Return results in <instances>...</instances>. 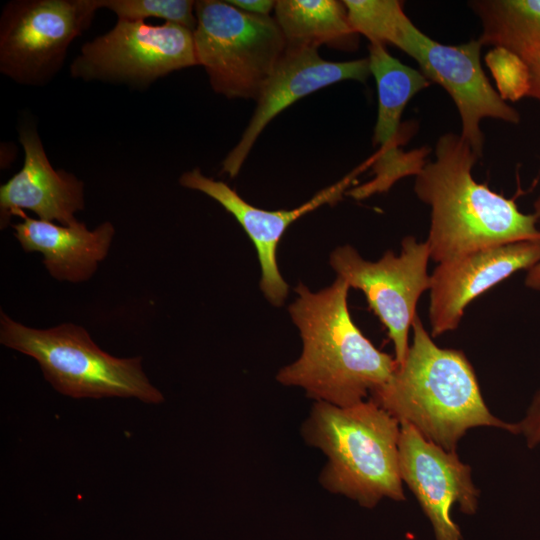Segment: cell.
I'll list each match as a JSON object with an SVG mask.
<instances>
[{
  "label": "cell",
  "mask_w": 540,
  "mask_h": 540,
  "mask_svg": "<svg viewBox=\"0 0 540 540\" xmlns=\"http://www.w3.org/2000/svg\"><path fill=\"white\" fill-rule=\"evenodd\" d=\"M0 343L35 359L52 387L72 398L134 397L161 403L162 393L142 369V357L117 358L99 348L85 328L63 323L27 327L0 312Z\"/></svg>",
  "instance_id": "obj_5"
},
{
  "label": "cell",
  "mask_w": 540,
  "mask_h": 540,
  "mask_svg": "<svg viewBox=\"0 0 540 540\" xmlns=\"http://www.w3.org/2000/svg\"><path fill=\"white\" fill-rule=\"evenodd\" d=\"M18 133L24 162L0 187L1 229L10 224L11 217H21L24 209L40 220L63 226L77 222L75 214L85 208L84 182L53 168L34 125L22 124Z\"/></svg>",
  "instance_id": "obj_15"
},
{
  "label": "cell",
  "mask_w": 540,
  "mask_h": 540,
  "mask_svg": "<svg viewBox=\"0 0 540 540\" xmlns=\"http://www.w3.org/2000/svg\"><path fill=\"white\" fill-rule=\"evenodd\" d=\"M21 218L11 227L22 249L42 254L43 265L59 281L79 283L90 279L108 255L115 234L109 221L89 230L80 221L63 226L26 214Z\"/></svg>",
  "instance_id": "obj_16"
},
{
  "label": "cell",
  "mask_w": 540,
  "mask_h": 540,
  "mask_svg": "<svg viewBox=\"0 0 540 540\" xmlns=\"http://www.w3.org/2000/svg\"><path fill=\"white\" fill-rule=\"evenodd\" d=\"M525 285L528 288L540 290V261L527 270Z\"/></svg>",
  "instance_id": "obj_26"
},
{
  "label": "cell",
  "mask_w": 540,
  "mask_h": 540,
  "mask_svg": "<svg viewBox=\"0 0 540 540\" xmlns=\"http://www.w3.org/2000/svg\"><path fill=\"white\" fill-rule=\"evenodd\" d=\"M530 68V92L528 97L540 102V55L528 63Z\"/></svg>",
  "instance_id": "obj_25"
},
{
  "label": "cell",
  "mask_w": 540,
  "mask_h": 540,
  "mask_svg": "<svg viewBox=\"0 0 540 540\" xmlns=\"http://www.w3.org/2000/svg\"><path fill=\"white\" fill-rule=\"evenodd\" d=\"M539 261L540 239L491 246L438 263L430 275L431 336L455 330L471 301Z\"/></svg>",
  "instance_id": "obj_13"
},
{
  "label": "cell",
  "mask_w": 540,
  "mask_h": 540,
  "mask_svg": "<svg viewBox=\"0 0 540 540\" xmlns=\"http://www.w3.org/2000/svg\"><path fill=\"white\" fill-rule=\"evenodd\" d=\"M534 214L538 219V223H540V196L534 202Z\"/></svg>",
  "instance_id": "obj_27"
},
{
  "label": "cell",
  "mask_w": 540,
  "mask_h": 540,
  "mask_svg": "<svg viewBox=\"0 0 540 540\" xmlns=\"http://www.w3.org/2000/svg\"><path fill=\"white\" fill-rule=\"evenodd\" d=\"M484 45L505 48L527 64L540 55V0H475Z\"/></svg>",
  "instance_id": "obj_19"
},
{
  "label": "cell",
  "mask_w": 540,
  "mask_h": 540,
  "mask_svg": "<svg viewBox=\"0 0 540 540\" xmlns=\"http://www.w3.org/2000/svg\"><path fill=\"white\" fill-rule=\"evenodd\" d=\"M227 2L241 11L259 16H270L276 5V1L273 0H227Z\"/></svg>",
  "instance_id": "obj_24"
},
{
  "label": "cell",
  "mask_w": 540,
  "mask_h": 540,
  "mask_svg": "<svg viewBox=\"0 0 540 540\" xmlns=\"http://www.w3.org/2000/svg\"><path fill=\"white\" fill-rule=\"evenodd\" d=\"M349 285L338 278L311 291L299 283L289 306L302 339L300 356L276 376L285 386L302 388L319 402L348 407L365 401L383 386L398 367L354 323L348 308Z\"/></svg>",
  "instance_id": "obj_1"
},
{
  "label": "cell",
  "mask_w": 540,
  "mask_h": 540,
  "mask_svg": "<svg viewBox=\"0 0 540 540\" xmlns=\"http://www.w3.org/2000/svg\"><path fill=\"white\" fill-rule=\"evenodd\" d=\"M370 75L368 58L333 62L323 59L316 48L287 45L241 139L223 160L221 172L237 176L264 128L297 100L340 81L365 83Z\"/></svg>",
  "instance_id": "obj_14"
},
{
  "label": "cell",
  "mask_w": 540,
  "mask_h": 540,
  "mask_svg": "<svg viewBox=\"0 0 540 540\" xmlns=\"http://www.w3.org/2000/svg\"><path fill=\"white\" fill-rule=\"evenodd\" d=\"M485 63L504 101L515 102L528 97L530 68L522 58L505 48L494 47L485 55Z\"/></svg>",
  "instance_id": "obj_22"
},
{
  "label": "cell",
  "mask_w": 540,
  "mask_h": 540,
  "mask_svg": "<svg viewBox=\"0 0 540 540\" xmlns=\"http://www.w3.org/2000/svg\"><path fill=\"white\" fill-rule=\"evenodd\" d=\"M275 20L287 45L316 48L325 45L352 52L360 35L353 29L347 8L337 0H278Z\"/></svg>",
  "instance_id": "obj_18"
},
{
  "label": "cell",
  "mask_w": 540,
  "mask_h": 540,
  "mask_svg": "<svg viewBox=\"0 0 540 540\" xmlns=\"http://www.w3.org/2000/svg\"><path fill=\"white\" fill-rule=\"evenodd\" d=\"M369 67L378 93V112L373 143L379 145L373 165L384 166L403 155L400 132L401 117L408 102L431 82L419 69L393 57L386 46L369 43Z\"/></svg>",
  "instance_id": "obj_17"
},
{
  "label": "cell",
  "mask_w": 540,
  "mask_h": 540,
  "mask_svg": "<svg viewBox=\"0 0 540 540\" xmlns=\"http://www.w3.org/2000/svg\"><path fill=\"white\" fill-rule=\"evenodd\" d=\"M372 163L373 157H370L344 178L291 210L271 211L257 208L246 202L226 183L205 176L199 168L184 172L179 178V184L206 194L237 220L256 249L261 269V291L272 305L281 306L289 290L277 263V249L285 231L305 214L322 205H333L341 200L357 177L371 167Z\"/></svg>",
  "instance_id": "obj_11"
},
{
  "label": "cell",
  "mask_w": 540,
  "mask_h": 540,
  "mask_svg": "<svg viewBox=\"0 0 540 540\" xmlns=\"http://www.w3.org/2000/svg\"><path fill=\"white\" fill-rule=\"evenodd\" d=\"M99 9V0L9 1L0 16V72L20 85H47Z\"/></svg>",
  "instance_id": "obj_7"
},
{
  "label": "cell",
  "mask_w": 540,
  "mask_h": 540,
  "mask_svg": "<svg viewBox=\"0 0 540 540\" xmlns=\"http://www.w3.org/2000/svg\"><path fill=\"white\" fill-rule=\"evenodd\" d=\"M413 341L392 377L370 400L424 438L455 452L467 430L488 426L518 434L516 423L495 417L486 406L465 354L437 346L416 314Z\"/></svg>",
  "instance_id": "obj_3"
},
{
  "label": "cell",
  "mask_w": 540,
  "mask_h": 540,
  "mask_svg": "<svg viewBox=\"0 0 540 540\" xmlns=\"http://www.w3.org/2000/svg\"><path fill=\"white\" fill-rule=\"evenodd\" d=\"M196 65L193 31L188 28L117 20L108 32L82 45L70 64V75L140 88Z\"/></svg>",
  "instance_id": "obj_8"
},
{
  "label": "cell",
  "mask_w": 540,
  "mask_h": 540,
  "mask_svg": "<svg viewBox=\"0 0 540 540\" xmlns=\"http://www.w3.org/2000/svg\"><path fill=\"white\" fill-rule=\"evenodd\" d=\"M516 424L518 434L525 438L528 448L540 444V389L535 393L524 417Z\"/></svg>",
  "instance_id": "obj_23"
},
{
  "label": "cell",
  "mask_w": 540,
  "mask_h": 540,
  "mask_svg": "<svg viewBox=\"0 0 540 540\" xmlns=\"http://www.w3.org/2000/svg\"><path fill=\"white\" fill-rule=\"evenodd\" d=\"M393 46L413 58L422 74L450 95L461 119L460 136L479 157L484 147L483 119L520 122L518 111L501 98L485 75L480 61L483 45L478 39L442 44L420 31L407 16Z\"/></svg>",
  "instance_id": "obj_10"
},
{
  "label": "cell",
  "mask_w": 540,
  "mask_h": 540,
  "mask_svg": "<svg viewBox=\"0 0 540 540\" xmlns=\"http://www.w3.org/2000/svg\"><path fill=\"white\" fill-rule=\"evenodd\" d=\"M100 8L112 11L118 20L144 21L158 18L194 31L197 19L192 0H99Z\"/></svg>",
  "instance_id": "obj_21"
},
{
  "label": "cell",
  "mask_w": 540,
  "mask_h": 540,
  "mask_svg": "<svg viewBox=\"0 0 540 540\" xmlns=\"http://www.w3.org/2000/svg\"><path fill=\"white\" fill-rule=\"evenodd\" d=\"M430 259L426 241L406 236L401 252L387 251L377 261L363 259L350 245L336 248L330 265L349 287L363 292L393 343L395 360L401 364L409 349V333L420 296L430 288Z\"/></svg>",
  "instance_id": "obj_9"
},
{
  "label": "cell",
  "mask_w": 540,
  "mask_h": 540,
  "mask_svg": "<svg viewBox=\"0 0 540 540\" xmlns=\"http://www.w3.org/2000/svg\"><path fill=\"white\" fill-rule=\"evenodd\" d=\"M350 23L370 43L393 45L407 17L397 0H344Z\"/></svg>",
  "instance_id": "obj_20"
},
{
  "label": "cell",
  "mask_w": 540,
  "mask_h": 540,
  "mask_svg": "<svg viewBox=\"0 0 540 540\" xmlns=\"http://www.w3.org/2000/svg\"><path fill=\"white\" fill-rule=\"evenodd\" d=\"M480 157L460 136H440L435 158L415 175L414 192L430 207L427 244L441 263L506 243L540 239L534 213L521 212L514 199L478 183L472 169Z\"/></svg>",
  "instance_id": "obj_2"
},
{
  "label": "cell",
  "mask_w": 540,
  "mask_h": 540,
  "mask_svg": "<svg viewBox=\"0 0 540 540\" xmlns=\"http://www.w3.org/2000/svg\"><path fill=\"white\" fill-rule=\"evenodd\" d=\"M301 434L327 457L319 481L329 492L367 508L383 498L405 499L398 461L400 423L372 400L348 407L316 401Z\"/></svg>",
  "instance_id": "obj_4"
},
{
  "label": "cell",
  "mask_w": 540,
  "mask_h": 540,
  "mask_svg": "<svg viewBox=\"0 0 540 540\" xmlns=\"http://www.w3.org/2000/svg\"><path fill=\"white\" fill-rule=\"evenodd\" d=\"M398 461L402 482L431 521L436 540H462L450 511L455 503L466 514L477 509L479 490L470 466L460 461L456 451L427 440L407 423H400Z\"/></svg>",
  "instance_id": "obj_12"
},
{
  "label": "cell",
  "mask_w": 540,
  "mask_h": 540,
  "mask_svg": "<svg viewBox=\"0 0 540 540\" xmlns=\"http://www.w3.org/2000/svg\"><path fill=\"white\" fill-rule=\"evenodd\" d=\"M195 55L214 92L257 101L287 48L274 17L221 0L195 1Z\"/></svg>",
  "instance_id": "obj_6"
}]
</instances>
